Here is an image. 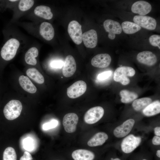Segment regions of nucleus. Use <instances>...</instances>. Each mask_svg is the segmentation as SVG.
<instances>
[{
    "mask_svg": "<svg viewBox=\"0 0 160 160\" xmlns=\"http://www.w3.org/2000/svg\"><path fill=\"white\" fill-rule=\"evenodd\" d=\"M22 109V104L20 101L12 100L5 106L3 109V113L7 119L12 120L19 116Z\"/></svg>",
    "mask_w": 160,
    "mask_h": 160,
    "instance_id": "2",
    "label": "nucleus"
},
{
    "mask_svg": "<svg viewBox=\"0 0 160 160\" xmlns=\"http://www.w3.org/2000/svg\"><path fill=\"white\" fill-rule=\"evenodd\" d=\"M68 33L73 42L77 45L82 42L81 25L76 20L71 21L68 26Z\"/></svg>",
    "mask_w": 160,
    "mask_h": 160,
    "instance_id": "4",
    "label": "nucleus"
},
{
    "mask_svg": "<svg viewBox=\"0 0 160 160\" xmlns=\"http://www.w3.org/2000/svg\"><path fill=\"white\" fill-rule=\"evenodd\" d=\"M23 143V147L26 150L31 151L33 148V142L31 138L28 137L24 139Z\"/></svg>",
    "mask_w": 160,
    "mask_h": 160,
    "instance_id": "32",
    "label": "nucleus"
},
{
    "mask_svg": "<svg viewBox=\"0 0 160 160\" xmlns=\"http://www.w3.org/2000/svg\"><path fill=\"white\" fill-rule=\"evenodd\" d=\"M9 1H12V2H15V1H18V0H9Z\"/></svg>",
    "mask_w": 160,
    "mask_h": 160,
    "instance_id": "39",
    "label": "nucleus"
},
{
    "mask_svg": "<svg viewBox=\"0 0 160 160\" xmlns=\"http://www.w3.org/2000/svg\"><path fill=\"white\" fill-rule=\"evenodd\" d=\"M111 60V56L107 53L98 54L92 58V65L95 67L103 68L108 66Z\"/></svg>",
    "mask_w": 160,
    "mask_h": 160,
    "instance_id": "12",
    "label": "nucleus"
},
{
    "mask_svg": "<svg viewBox=\"0 0 160 160\" xmlns=\"http://www.w3.org/2000/svg\"><path fill=\"white\" fill-rule=\"evenodd\" d=\"M113 160H121L119 158H115L114 159H113Z\"/></svg>",
    "mask_w": 160,
    "mask_h": 160,
    "instance_id": "40",
    "label": "nucleus"
},
{
    "mask_svg": "<svg viewBox=\"0 0 160 160\" xmlns=\"http://www.w3.org/2000/svg\"><path fill=\"white\" fill-rule=\"evenodd\" d=\"M78 120V116L74 113H69L65 115L63 119V124L65 131L68 133L75 132Z\"/></svg>",
    "mask_w": 160,
    "mask_h": 160,
    "instance_id": "9",
    "label": "nucleus"
},
{
    "mask_svg": "<svg viewBox=\"0 0 160 160\" xmlns=\"http://www.w3.org/2000/svg\"><path fill=\"white\" fill-rule=\"evenodd\" d=\"M19 84L26 91L31 93H34L37 91V88L30 80L27 76L21 75L19 78Z\"/></svg>",
    "mask_w": 160,
    "mask_h": 160,
    "instance_id": "20",
    "label": "nucleus"
},
{
    "mask_svg": "<svg viewBox=\"0 0 160 160\" xmlns=\"http://www.w3.org/2000/svg\"><path fill=\"white\" fill-rule=\"evenodd\" d=\"M137 59L139 63L149 66L154 65L157 61L156 55L152 52L147 51L139 53Z\"/></svg>",
    "mask_w": 160,
    "mask_h": 160,
    "instance_id": "15",
    "label": "nucleus"
},
{
    "mask_svg": "<svg viewBox=\"0 0 160 160\" xmlns=\"http://www.w3.org/2000/svg\"><path fill=\"white\" fill-rule=\"evenodd\" d=\"M64 63L60 60H56L52 61L50 64L51 67L55 68H61L63 65Z\"/></svg>",
    "mask_w": 160,
    "mask_h": 160,
    "instance_id": "34",
    "label": "nucleus"
},
{
    "mask_svg": "<svg viewBox=\"0 0 160 160\" xmlns=\"http://www.w3.org/2000/svg\"><path fill=\"white\" fill-rule=\"evenodd\" d=\"M152 143L155 145H159L160 144V137L159 136H154L152 140Z\"/></svg>",
    "mask_w": 160,
    "mask_h": 160,
    "instance_id": "36",
    "label": "nucleus"
},
{
    "mask_svg": "<svg viewBox=\"0 0 160 160\" xmlns=\"http://www.w3.org/2000/svg\"><path fill=\"white\" fill-rule=\"evenodd\" d=\"M149 42L151 45L154 47H157L160 49V36L159 35L154 34L150 36L149 39Z\"/></svg>",
    "mask_w": 160,
    "mask_h": 160,
    "instance_id": "30",
    "label": "nucleus"
},
{
    "mask_svg": "<svg viewBox=\"0 0 160 160\" xmlns=\"http://www.w3.org/2000/svg\"><path fill=\"white\" fill-rule=\"evenodd\" d=\"M104 110L101 107H95L88 110L84 116L85 122L88 124H95L103 117L104 114Z\"/></svg>",
    "mask_w": 160,
    "mask_h": 160,
    "instance_id": "5",
    "label": "nucleus"
},
{
    "mask_svg": "<svg viewBox=\"0 0 160 160\" xmlns=\"http://www.w3.org/2000/svg\"><path fill=\"white\" fill-rule=\"evenodd\" d=\"M76 69V63L74 58L71 55L67 56L63 64V75L66 77H71L75 73Z\"/></svg>",
    "mask_w": 160,
    "mask_h": 160,
    "instance_id": "13",
    "label": "nucleus"
},
{
    "mask_svg": "<svg viewBox=\"0 0 160 160\" xmlns=\"http://www.w3.org/2000/svg\"><path fill=\"white\" fill-rule=\"evenodd\" d=\"M121 27L124 32L127 34L134 33L141 29V27L136 24L129 21L123 22Z\"/></svg>",
    "mask_w": 160,
    "mask_h": 160,
    "instance_id": "24",
    "label": "nucleus"
},
{
    "mask_svg": "<svg viewBox=\"0 0 160 160\" xmlns=\"http://www.w3.org/2000/svg\"><path fill=\"white\" fill-rule=\"evenodd\" d=\"M141 141L140 137L130 135L123 140L121 145V149L125 153H130L139 145Z\"/></svg>",
    "mask_w": 160,
    "mask_h": 160,
    "instance_id": "6",
    "label": "nucleus"
},
{
    "mask_svg": "<svg viewBox=\"0 0 160 160\" xmlns=\"http://www.w3.org/2000/svg\"><path fill=\"white\" fill-rule=\"evenodd\" d=\"M103 26L106 31L108 33V38L111 40L114 39L116 34H119L122 32V29L120 24L112 20H105L103 23Z\"/></svg>",
    "mask_w": 160,
    "mask_h": 160,
    "instance_id": "10",
    "label": "nucleus"
},
{
    "mask_svg": "<svg viewBox=\"0 0 160 160\" xmlns=\"http://www.w3.org/2000/svg\"><path fill=\"white\" fill-rule=\"evenodd\" d=\"M135 73L134 69L128 66H121L116 68L113 74L114 80L123 85L128 84L130 81L127 76H133Z\"/></svg>",
    "mask_w": 160,
    "mask_h": 160,
    "instance_id": "3",
    "label": "nucleus"
},
{
    "mask_svg": "<svg viewBox=\"0 0 160 160\" xmlns=\"http://www.w3.org/2000/svg\"><path fill=\"white\" fill-rule=\"evenodd\" d=\"M17 156L15 150L9 147L4 150L3 154V160H17Z\"/></svg>",
    "mask_w": 160,
    "mask_h": 160,
    "instance_id": "28",
    "label": "nucleus"
},
{
    "mask_svg": "<svg viewBox=\"0 0 160 160\" xmlns=\"http://www.w3.org/2000/svg\"><path fill=\"white\" fill-rule=\"evenodd\" d=\"M112 74V72L108 71L99 74L97 76V79L100 81H104L109 78Z\"/></svg>",
    "mask_w": 160,
    "mask_h": 160,
    "instance_id": "33",
    "label": "nucleus"
},
{
    "mask_svg": "<svg viewBox=\"0 0 160 160\" xmlns=\"http://www.w3.org/2000/svg\"><path fill=\"white\" fill-rule=\"evenodd\" d=\"M34 1L32 0H21L18 4L19 9L22 11H25L29 9L33 6Z\"/></svg>",
    "mask_w": 160,
    "mask_h": 160,
    "instance_id": "29",
    "label": "nucleus"
},
{
    "mask_svg": "<svg viewBox=\"0 0 160 160\" xmlns=\"http://www.w3.org/2000/svg\"><path fill=\"white\" fill-rule=\"evenodd\" d=\"M134 23L140 27L150 30H153L156 26V21L153 17L145 15H137L133 18Z\"/></svg>",
    "mask_w": 160,
    "mask_h": 160,
    "instance_id": "8",
    "label": "nucleus"
},
{
    "mask_svg": "<svg viewBox=\"0 0 160 160\" xmlns=\"http://www.w3.org/2000/svg\"><path fill=\"white\" fill-rule=\"evenodd\" d=\"M156 155L157 156L160 158V150H158L156 152Z\"/></svg>",
    "mask_w": 160,
    "mask_h": 160,
    "instance_id": "38",
    "label": "nucleus"
},
{
    "mask_svg": "<svg viewBox=\"0 0 160 160\" xmlns=\"http://www.w3.org/2000/svg\"><path fill=\"white\" fill-rule=\"evenodd\" d=\"M86 83L82 80L76 81L67 89L68 96L71 98H76L83 95L86 90Z\"/></svg>",
    "mask_w": 160,
    "mask_h": 160,
    "instance_id": "7",
    "label": "nucleus"
},
{
    "mask_svg": "<svg viewBox=\"0 0 160 160\" xmlns=\"http://www.w3.org/2000/svg\"><path fill=\"white\" fill-rule=\"evenodd\" d=\"M108 135L104 132H98L95 134L88 141L87 144L90 147H95L103 145L108 139Z\"/></svg>",
    "mask_w": 160,
    "mask_h": 160,
    "instance_id": "19",
    "label": "nucleus"
},
{
    "mask_svg": "<svg viewBox=\"0 0 160 160\" xmlns=\"http://www.w3.org/2000/svg\"><path fill=\"white\" fill-rule=\"evenodd\" d=\"M39 33L44 39L47 41L52 40L55 34L53 26L51 24L47 22H44L41 24Z\"/></svg>",
    "mask_w": 160,
    "mask_h": 160,
    "instance_id": "17",
    "label": "nucleus"
},
{
    "mask_svg": "<svg viewBox=\"0 0 160 160\" xmlns=\"http://www.w3.org/2000/svg\"><path fill=\"white\" fill-rule=\"evenodd\" d=\"M32 159L31 155L28 152L25 151L23 155L20 157V160H32Z\"/></svg>",
    "mask_w": 160,
    "mask_h": 160,
    "instance_id": "35",
    "label": "nucleus"
},
{
    "mask_svg": "<svg viewBox=\"0 0 160 160\" xmlns=\"http://www.w3.org/2000/svg\"><path fill=\"white\" fill-rule=\"evenodd\" d=\"M152 9L151 6L147 1H139L135 2L131 7V11L140 15H144L149 13Z\"/></svg>",
    "mask_w": 160,
    "mask_h": 160,
    "instance_id": "16",
    "label": "nucleus"
},
{
    "mask_svg": "<svg viewBox=\"0 0 160 160\" xmlns=\"http://www.w3.org/2000/svg\"><path fill=\"white\" fill-rule=\"evenodd\" d=\"M34 13L37 16L46 20L51 19L53 15L50 8L44 5L36 7L34 10Z\"/></svg>",
    "mask_w": 160,
    "mask_h": 160,
    "instance_id": "21",
    "label": "nucleus"
},
{
    "mask_svg": "<svg viewBox=\"0 0 160 160\" xmlns=\"http://www.w3.org/2000/svg\"><path fill=\"white\" fill-rule=\"evenodd\" d=\"M143 160H146V159H143Z\"/></svg>",
    "mask_w": 160,
    "mask_h": 160,
    "instance_id": "41",
    "label": "nucleus"
},
{
    "mask_svg": "<svg viewBox=\"0 0 160 160\" xmlns=\"http://www.w3.org/2000/svg\"><path fill=\"white\" fill-rule=\"evenodd\" d=\"M58 124V121L55 119H53L50 122L46 123L43 125L42 128L45 130H48L56 127Z\"/></svg>",
    "mask_w": 160,
    "mask_h": 160,
    "instance_id": "31",
    "label": "nucleus"
},
{
    "mask_svg": "<svg viewBox=\"0 0 160 160\" xmlns=\"http://www.w3.org/2000/svg\"><path fill=\"white\" fill-rule=\"evenodd\" d=\"M82 40L86 47L90 48H95L97 43V32L94 29H91L84 33L82 34Z\"/></svg>",
    "mask_w": 160,
    "mask_h": 160,
    "instance_id": "14",
    "label": "nucleus"
},
{
    "mask_svg": "<svg viewBox=\"0 0 160 160\" xmlns=\"http://www.w3.org/2000/svg\"><path fill=\"white\" fill-rule=\"evenodd\" d=\"M154 133L155 135L158 136H160V127H156L154 129Z\"/></svg>",
    "mask_w": 160,
    "mask_h": 160,
    "instance_id": "37",
    "label": "nucleus"
},
{
    "mask_svg": "<svg viewBox=\"0 0 160 160\" xmlns=\"http://www.w3.org/2000/svg\"><path fill=\"white\" fill-rule=\"evenodd\" d=\"M39 54L38 49L35 47L30 48L26 52L25 56V60L26 63L30 65H34L37 63L36 57Z\"/></svg>",
    "mask_w": 160,
    "mask_h": 160,
    "instance_id": "23",
    "label": "nucleus"
},
{
    "mask_svg": "<svg viewBox=\"0 0 160 160\" xmlns=\"http://www.w3.org/2000/svg\"><path fill=\"white\" fill-rule=\"evenodd\" d=\"M27 75L36 82L39 84H42L44 81L43 75L36 68H29L26 71Z\"/></svg>",
    "mask_w": 160,
    "mask_h": 160,
    "instance_id": "25",
    "label": "nucleus"
},
{
    "mask_svg": "<svg viewBox=\"0 0 160 160\" xmlns=\"http://www.w3.org/2000/svg\"><path fill=\"white\" fill-rule=\"evenodd\" d=\"M72 156L74 160H93L95 155L90 151L79 149L74 151L72 153Z\"/></svg>",
    "mask_w": 160,
    "mask_h": 160,
    "instance_id": "18",
    "label": "nucleus"
},
{
    "mask_svg": "<svg viewBox=\"0 0 160 160\" xmlns=\"http://www.w3.org/2000/svg\"><path fill=\"white\" fill-rule=\"evenodd\" d=\"M152 101V100L150 98H142L134 100L132 104V106L135 111H140L143 109L150 104Z\"/></svg>",
    "mask_w": 160,
    "mask_h": 160,
    "instance_id": "26",
    "label": "nucleus"
},
{
    "mask_svg": "<svg viewBox=\"0 0 160 160\" xmlns=\"http://www.w3.org/2000/svg\"><path fill=\"white\" fill-rule=\"evenodd\" d=\"M20 44L16 39L11 38L7 41L2 47L1 55L4 60H11L15 57Z\"/></svg>",
    "mask_w": 160,
    "mask_h": 160,
    "instance_id": "1",
    "label": "nucleus"
},
{
    "mask_svg": "<svg viewBox=\"0 0 160 160\" xmlns=\"http://www.w3.org/2000/svg\"><path fill=\"white\" fill-rule=\"evenodd\" d=\"M143 114L146 116H151L157 114L160 112V102L156 100L145 108L143 111Z\"/></svg>",
    "mask_w": 160,
    "mask_h": 160,
    "instance_id": "22",
    "label": "nucleus"
},
{
    "mask_svg": "<svg viewBox=\"0 0 160 160\" xmlns=\"http://www.w3.org/2000/svg\"><path fill=\"white\" fill-rule=\"evenodd\" d=\"M135 123V120L132 119H129L114 129L113 134L114 136L118 138L125 136L131 131Z\"/></svg>",
    "mask_w": 160,
    "mask_h": 160,
    "instance_id": "11",
    "label": "nucleus"
},
{
    "mask_svg": "<svg viewBox=\"0 0 160 160\" xmlns=\"http://www.w3.org/2000/svg\"><path fill=\"white\" fill-rule=\"evenodd\" d=\"M120 94L121 97V101L124 103H130L138 97V95L136 93L127 90H121Z\"/></svg>",
    "mask_w": 160,
    "mask_h": 160,
    "instance_id": "27",
    "label": "nucleus"
}]
</instances>
